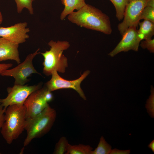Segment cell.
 Wrapping results in <instances>:
<instances>
[{
    "instance_id": "cell-30",
    "label": "cell",
    "mask_w": 154,
    "mask_h": 154,
    "mask_svg": "<svg viewBox=\"0 0 154 154\" xmlns=\"http://www.w3.org/2000/svg\"><path fill=\"white\" fill-rule=\"evenodd\" d=\"M2 103V99H0V104H1Z\"/></svg>"
},
{
    "instance_id": "cell-12",
    "label": "cell",
    "mask_w": 154,
    "mask_h": 154,
    "mask_svg": "<svg viewBox=\"0 0 154 154\" xmlns=\"http://www.w3.org/2000/svg\"><path fill=\"white\" fill-rule=\"evenodd\" d=\"M19 44L0 37V62L13 60L21 63L18 48Z\"/></svg>"
},
{
    "instance_id": "cell-22",
    "label": "cell",
    "mask_w": 154,
    "mask_h": 154,
    "mask_svg": "<svg viewBox=\"0 0 154 154\" xmlns=\"http://www.w3.org/2000/svg\"><path fill=\"white\" fill-rule=\"evenodd\" d=\"M141 46L143 49H147L150 52H154V39H149L142 40L140 44Z\"/></svg>"
},
{
    "instance_id": "cell-23",
    "label": "cell",
    "mask_w": 154,
    "mask_h": 154,
    "mask_svg": "<svg viewBox=\"0 0 154 154\" xmlns=\"http://www.w3.org/2000/svg\"><path fill=\"white\" fill-rule=\"evenodd\" d=\"M6 109L1 104H0V132L5 121V113Z\"/></svg>"
},
{
    "instance_id": "cell-15",
    "label": "cell",
    "mask_w": 154,
    "mask_h": 154,
    "mask_svg": "<svg viewBox=\"0 0 154 154\" xmlns=\"http://www.w3.org/2000/svg\"><path fill=\"white\" fill-rule=\"evenodd\" d=\"M93 148L89 145L82 144L72 145L68 144L66 154H91Z\"/></svg>"
},
{
    "instance_id": "cell-13",
    "label": "cell",
    "mask_w": 154,
    "mask_h": 154,
    "mask_svg": "<svg viewBox=\"0 0 154 154\" xmlns=\"http://www.w3.org/2000/svg\"><path fill=\"white\" fill-rule=\"evenodd\" d=\"M61 1L64 6L60 15V19L62 20L74 11V10H78L86 4L85 0H61Z\"/></svg>"
},
{
    "instance_id": "cell-10",
    "label": "cell",
    "mask_w": 154,
    "mask_h": 154,
    "mask_svg": "<svg viewBox=\"0 0 154 154\" xmlns=\"http://www.w3.org/2000/svg\"><path fill=\"white\" fill-rule=\"evenodd\" d=\"M137 26L129 27L122 35V38L114 49L109 55L113 57L122 52H127L131 50L137 51L140 42L139 39L137 29Z\"/></svg>"
},
{
    "instance_id": "cell-17",
    "label": "cell",
    "mask_w": 154,
    "mask_h": 154,
    "mask_svg": "<svg viewBox=\"0 0 154 154\" xmlns=\"http://www.w3.org/2000/svg\"><path fill=\"white\" fill-rule=\"evenodd\" d=\"M112 149L111 145L102 136L100 138L98 146L94 151H92L91 154H110Z\"/></svg>"
},
{
    "instance_id": "cell-26",
    "label": "cell",
    "mask_w": 154,
    "mask_h": 154,
    "mask_svg": "<svg viewBox=\"0 0 154 154\" xmlns=\"http://www.w3.org/2000/svg\"><path fill=\"white\" fill-rule=\"evenodd\" d=\"M13 65L11 63H3L0 64V74L4 71L8 69Z\"/></svg>"
},
{
    "instance_id": "cell-4",
    "label": "cell",
    "mask_w": 154,
    "mask_h": 154,
    "mask_svg": "<svg viewBox=\"0 0 154 154\" xmlns=\"http://www.w3.org/2000/svg\"><path fill=\"white\" fill-rule=\"evenodd\" d=\"M48 45L50 47L49 50L40 53L44 58L42 64L43 73L48 76L51 75L55 71L62 73L65 72L68 66V60L62 53L64 50L69 47V42L65 41L56 42L51 40Z\"/></svg>"
},
{
    "instance_id": "cell-11",
    "label": "cell",
    "mask_w": 154,
    "mask_h": 154,
    "mask_svg": "<svg viewBox=\"0 0 154 154\" xmlns=\"http://www.w3.org/2000/svg\"><path fill=\"white\" fill-rule=\"evenodd\" d=\"M26 22H20L8 27H0V37L19 44L25 42L29 38L30 32Z\"/></svg>"
},
{
    "instance_id": "cell-1",
    "label": "cell",
    "mask_w": 154,
    "mask_h": 154,
    "mask_svg": "<svg viewBox=\"0 0 154 154\" xmlns=\"http://www.w3.org/2000/svg\"><path fill=\"white\" fill-rule=\"evenodd\" d=\"M69 21L88 29L110 35L112 32L109 17L98 8L88 4L68 15Z\"/></svg>"
},
{
    "instance_id": "cell-24",
    "label": "cell",
    "mask_w": 154,
    "mask_h": 154,
    "mask_svg": "<svg viewBox=\"0 0 154 154\" xmlns=\"http://www.w3.org/2000/svg\"><path fill=\"white\" fill-rule=\"evenodd\" d=\"M130 153V150H119L115 148L111 150L110 154H129Z\"/></svg>"
},
{
    "instance_id": "cell-16",
    "label": "cell",
    "mask_w": 154,
    "mask_h": 154,
    "mask_svg": "<svg viewBox=\"0 0 154 154\" xmlns=\"http://www.w3.org/2000/svg\"><path fill=\"white\" fill-rule=\"evenodd\" d=\"M114 5L116 10V16L120 21L123 19L125 7L129 0H110Z\"/></svg>"
},
{
    "instance_id": "cell-28",
    "label": "cell",
    "mask_w": 154,
    "mask_h": 154,
    "mask_svg": "<svg viewBox=\"0 0 154 154\" xmlns=\"http://www.w3.org/2000/svg\"><path fill=\"white\" fill-rule=\"evenodd\" d=\"M154 7V0H149L147 6Z\"/></svg>"
},
{
    "instance_id": "cell-9",
    "label": "cell",
    "mask_w": 154,
    "mask_h": 154,
    "mask_svg": "<svg viewBox=\"0 0 154 154\" xmlns=\"http://www.w3.org/2000/svg\"><path fill=\"white\" fill-rule=\"evenodd\" d=\"M46 88L45 86L33 92L24 102L23 105L26 108V120L37 116L49 105L44 97Z\"/></svg>"
},
{
    "instance_id": "cell-7",
    "label": "cell",
    "mask_w": 154,
    "mask_h": 154,
    "mask_svg": "<svg viewBox=\"0 0 154 154\" xmlns=\"http://www.w3.org/2000/svg\"><path fill=\"white\" fill-rule=\"evenodd\" d=\"M90 72L89 70L86 71L78 78L68 80L62 78L58 75L57 72L55 71L52 73L51 79L46 82V87L48 90L50 92L62 89H73L76 90L82 98L86 100V98L80 87V84Z\"/></svg>"
},
{
    "instance_id": "cell-3",
    "label": "cell",
    "mask_w": 154,
    "mask_h": 154,
    "mask_svg": "<svg viewBox=\"0 0 154 154\" xmlns=\"http://www.w3.org/2000/svg\"><path fill=\"white\" fill-rule=\"evenodd\" d=\"M55 110L49 105L40 113L26 119L25 130L27 135L23 142L26 146L35 138H40L47 133L52 127L56 117Z\"/></svg>"
},
{
    "instance_id": "cell-29",
    "label": "cell",
    "mask_w": 154,
    "mask_h": 154,
    "mask_svg": "<svg viewBox=\"0 0 154 154\" xmlns=\"http://www.w3.org/2000/svg\"><path fill=\"white\" fill-rule=\"evenodd\" d=\"M3 17L1 12L0 11V25L2 23L3 21Z\"/></svg>"
},
{
    "instance_id": "cell-14",
    "label": "cell",
    "mask_w": 154,
    "mask_h": 154,
    "mask_svg": "<svg viewBox=\"0 0 154 154\" xmlns=\"http://www.w3.org/2000/svg\"><path fill=\"white\" fill-rule=\"evenodd\" d=\"M138 24L139 27L137 32L140 40L152 38L154 35V23L144 20Z\"/></svg>"
},
{
    "instance_id": "cell-6",
    "label": "cell",
    "mask_w": 154,
    "mask_h": 154,
    "mask_svg": "<svg viewBox=\"0 0 154 154\" xmlns=\"http://www.w3.org/2000/svg\"><path fill=\"white\" fill-rule=\"evenodd\" d=\"M148 0H129L125 7L123 21L117 26L122 36L129 27L137 26L141 13Z\"/></svg>"
},
{
    "instance_id": "cell-27",
    "label": "cell",
    "mask_w": 154,
    "mask_h": 154,
    "mask_svg": "<svg viewBox=\"0 0 154 154\" xmlns=\"http://www.w3.org/2000/svg\"><path fill=\"white\" fill-rule=\"evenodd\" d=\"M148 147L154 152V140H153L148 145Z\"/></svg>"
},
{
    "instance_id": "cell-20",
    "label": "cell",
    "mask_w": 154,
    "mask_h": 154,
    "mask_svg": "<svg viewBox=\"0 0 154 154\" xmlns=\"http://www.w3.org/2000/svg\"><path fill=\"white\" fill-rule=\"evenodd\" d=\"M147 112L152 118L154 117V89L152 86L151 87V94L147 100L145 105Z\"/></svg>"
},
{
    "instance_id": "cell-19",
    "label": "cell",
    "mask_w": 154,
    "mask_h": 154,
    "mask_svg": "<svg viewBox=\"0 0 154 154\" xmlns=\"http://www.w3.org/2000/svg\"><path fill=\"white\" fill-rule=\"evenodd\" d=\"M66 138L62 137L60 138L56 143L53 154H63L65 153L68 144Z\"/></svg>"
},
{
    "instance_id": "cell-25",
    "label": "cell",
    "mask_w": 154,
    "mask_h": 154,
    "mask_svg": "<svg viewBox=\"0 0 154 154\" xmlns=\"http://www.w3.org/2000/svg\"><path fill=\"white\" fill-rule=\"evenodd\" d=\"M44 97L48 103L52 101L53 98V96L51 92L48 91L47 88L44 92Z\"/></svg>"
},
{
    "instance_id": "cell-5",
    "label": "cell",
    "mask_w": 154,
    "mask_h": 154,
    "mask_svg": "<svg viewBox=\"0 0 154 154\" xmlns=\"http://www.w3.org/2000/svg\"><path fill=\"white\" fill-rule=\"evenodd\" d=\"M39 50L40 49H38L34 53L28 54L22 63L15 68L4 71L0 75L14 78L15 80L14 85H24L29 81L28 77L32 74H40L35 69L33 63L34 57L40 53Z\"/></svg>"
},
{
    "instance_id": "cell-18",
    "label": "cell",
    "mask_w": 154,
    "mask_h": 154,
    "mask_svg": "<svg viewBox=\"0 0 154 154\" xmlns=\"http://www.w3.org/2000/svg\"><path fill=\"white\" fill-rule=\"evenodd\" d=\"M35 0H15L16 3L17 11L18 13H21L24 8L27 9L30 14H34V9L32 2Z\"/></svg>"
},
{
    "instance_id": "cell-2",
    "label": "cell",
    "mask_w": 154,
    "mask_h": 154,
    "mask_svg": "<svg viewBox=\"0 0 154 154\" xmlns=\"http://www.w3.org/2000/svg\"><path fill=\"white\" fill-rule=\"evenodd\" d=\"M26 121V108L23 104H13L7 108L1 132L8 144H11L22 133Z\"/></svg>"
},
{
    "instance_id": "cell-8",
    "label": "cell",
    "mask_w": 154,
    "mask_h": 154,
    "mask_svg": "<svg viewBox=\"0 0 154 154\" xmlns=\"http://www.w3.org/2000/svg\"><path fill=\"white\" fill-rule=\"evenodd\" d=\"M41 84L32 86L16 85L7 88V96L2 99L1 104L6 109L9 106L13 104H23L24 102L33 92L40 88Z\"/></svg>"
},
{
    "instance_id": "cell-21",
    "label": "cell",
    "mask_w": 154,
    "mask_h": 154,
    "mask_svg": "<svg viewBox=\"0 0 154 154\" xmlns=\"http://www.w3.org/2000/svg\"><path fill=\"white\" fill-rule=\"evenodd\" d=\"M142 19L148 20L154 23V7L148 6L145 7L140 16V20Z\"/></svg>"
}]
</instances>
